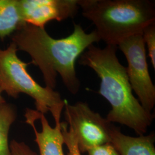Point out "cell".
<instances>
[{
    "label": "cell",
    "instance_id": "8fae6325",
    "mask_svg": "<svg viewBox=\"0 0 155 155\" xmlns=\"http://www.w3.org/2000/svg\"><path fill=\"white\" fill-rule=\"evenodd\" d=\"M16 115L13 106L6 102L0 104V155H11L8 137Z\"/></svg>",
    "mask_w": 155,
    "mask_h": 155
},
{
    "label": "cell",
    "instance_id": "3957f363",
    "mask_svg": "<svg viewBox=\"0 0 155 155\" xmlns=\"http://www.w3.org/2000/svg\"><path fill=\"white\" fill-rule=\"evenodd\" d=\"M83 17L91 21L100 40L116 45L142 34L155 23V4L150 0H78Z\"/></svg>",
    "mask_w": 155,
    "mask_h": 155
},
{
    "label": "cell",
    "instance_id": "ba28073f",
    "mask_svg": "<svg viewBox=\"0 0 155 155\" xmlns=\"http://www.w3.org/2000/svg\"><path fill=\"white\" fill-rule=\"evenodd\" d=\"M25 117L26 122L32 127L35 142L39 147V155H64L61 122L52 127L44 114L27 108Z\"/></svg>",
    "mask_w": 155,
    "mask_h": 155
},
{
    "label": "cell",
    "instance_id": "52a82bcc",
    "mask_svg": "<svg viewBox=\"0 0 155 155\" xmlns=\"http://www.w3.org/2000/svg\"><path fill=\"white\" fill-rule=\"evenodd\" d=\"M18 4L23 21L40 28L73 18L79 9L78 0H18Z\"/></svg>",
    "mask_w": 155,
    "mask_h": 155
},
{
    "label": "cell",
    "instance_id": "277c9868",
    "mask_svg": "<svg viewBox=\"0 0 155 155\" xmlns=\"http://www.w3.org/2000/svg\"><path fill=\"white\" fill-rule=\"evenodd\" d=\"M13 43L6 50L0 48V88L15 98L20 93L28 95L35 100L36 111L44 114L50 112L55 122H61L65 100L58 92L42 87L33 79L27 70L30 63L22 61Z\"/></svg>",
    "mask_w": 155,
    "mask_h": 155
},
{
    "label": "cell",
    "instance_id": "4fadbf2b",
    "mask_svg": "<svg viewBox=\"0 0 155 155\" xmlns=\"http://www.w3.org/2000/svg\"><path fill=\"white\" fill-rule=\"evenodd\" d=\"M61 132L64 138V144L68 150L67 155H82L78 148L76 140L74 138L71 131L68 129L66 121L61 122Z\"/></svg>",
    "mask_w": 155,
    "mask_h": 155
},
{
    "label": "cell",
    "instance_id": "7a4b0ae2",
    "mask_svg": "<svg viewBox=\"0 0 155 155\" xmlns=\"http://www.w3.org/2000/svg\"><path fill=\"white\" fill-rule=\"evenodd\" d=\"M117 47L106 45L101 48L91 45L80 56L79 63L91 68L101 79L99 93L108 101L111 110L106 119L144 135L154 116L145 110L133 95L127 67L117 56Z\"/></svg>",
    "mask_w": 155,
    "mask_h": 155
},
{
    "label": "cell",
    "instance_id": "5b68a950",
    "mask_svg": "<svg viewBox=\"0 0 155 155\" xmlns=\"http://www.w3.org/2000/svg\"><path fill=\"white\" fill-rule=\"evenodd\" d=\"M64 116L68 128L76 140L81 153L100 145L111 142L113 124L85 102L71 105L65 100Z\"/></svg>",
    "mask_w": 155,
    "mask_h": 155
},
{
    "label": "cell",
    "instance_id": "6da1fadb",
    "mask_svg": "<svg viewBox=\"0 0 155 155\" xmlns=\"http://www.w3.org/2000/svg\"><path fill=\"white\" fill-rule=\"evenodd\" d=\"M12 43L17 50L26 52L43 74L45 87L54 90L58 75L68 91L77 94L81 83L75 70L78 58L89 46L100 41L94 30L86 33L81 25L74 24V30L66 38L54 39L45 28L24 23L12 33Z\"/></svg>",
    "mask_w": 155,
    "mask_h": 155
},
{
    "label": "cell",
    "instance_id": "5bb4252c",
    "mask_svg": "<svg viewBox=\"0 0 155 155\" xmlns=\"http://www.w3.org/2000/svg\"><path fill=\"white\" fill-rule=\"evenodd\" d=\"M11 155H38L24 142L13 140L10 144Z\"/></svg>",
    "mask_w": 155,
    "mask_h": 155
},
{
    "label": "cell",
    "instance_id": "8992f818",
    "mask_svg": "<svg viewBox=\"0 0 155 155\" xmlns=\"http://www.w3.org/2000/svg\"><path fill=\"white\" fill-rule=\"evenodd\" d=\"M127 61V77L140 104L151 113L155 105V86L150 76L142 34L124 39L117 45Z\"/></svg>",
    "mask_w": 155,
    "mask_h": 155
},
{
    "label": "cell",
    "instance_id": "9a60e30c",
    "mask_svg": "<svg viewBox=\"0 0 155 155\" xmlns=\"http://www.w3.org/2000/svg\"><path fill=\"white\" fill-rule=\"evenodd\" d=\"M87 152L88 155H120L111 143L94 147Z\"/></svg>",
    "mask_w": 155,
    "mask_h": 155
},
{
    "label": "cell",
    "instance_id": "7c38bea8",
    "mask_svg": "<svg viewBox=\"0 0 155 155\" xmlns=\"http://www.w3.org/2000/svg\"><path fill=\"white\" fill-rule=\"evenodd\" d=\"M145 46L148 51V55L152 67L155 68V23L150 24L144 29L142 33Z\"/></svg>",
    "mask_w": 155,
    "mask_h": 155
},
{
    "label": "cell",
    "instance_id": "30bf717a",
    "mask_svg": "<svg viewBox=\"0 0 155 155\" xmlns=\"http://www.w3.org/2000/svg\"><path fill=\"white\" fill-rule=\"evenodd\" d=\"M24 23L18 0H0V38L2 40Z\"/></svg>",
    "mask_w": 155,
    "mask_h": 155
},
{
    "label": "cell",
    "instance_id": "9c48e42d",
    "mask_svg": "<svg viewBox=\"0 0 155 155\" xmlns=\"http://www.w3.org/2000/svg\"><path fill=\"white\" fill-rule=\"evenodd\" d=\"M111 143L120 155H155V133L132 137L125 135L113 125Z\"/></svg>",
    "mask_w": 155,
    "mask_h": 155
},
{
    "label": "cell",
    "instance_id": "2e32d148",
    "mask_svg": "<svg viewBox=\"0 0 155 155\" xmlns=\"http://www.w3.org/2000/svg\"><path fill=\"white\" fill-rule=\"evenodd\" d=\"M2 90L0 88V104H2L6 102L5 100H4V97L2 96Z\"/></svg>",
    "mask_w": 155,
    "mask_h": 155
}]
</instances>
